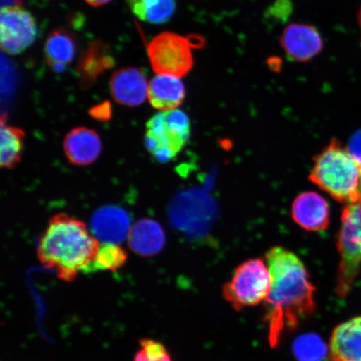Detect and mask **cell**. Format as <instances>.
Segmentation results:
<instances>
[{"instance_id": "cell-16", "label": "cell", "mask_w": 361, "mask_h": 361, "mask_svg": "<svg viewBox=\"0 0 361 361\" xmlns=\"http://www.w3.org/2000/svg\"><path fill=\"white\" fill-rule=\"evenodd\" d=\"M128 241L130 250L135 254L153 256L159 254L164 247L165 233L157 221L143 219L135 223L130 228Z\"/></svg>"}, {"instance_id": "cell-13", "label": "cell", "mask_w": 361, "mask_h": 361, "mask_svg": "<svg viewBox=\"0 0 361 361\" xmlns=\"http://www.w3.org/2000/svg\"><path fill=\"white\" fill-rule=\"evenodd\" d=\"M331 361H361V316H355L333 329L329 343Z\"/></svg>"}, {"instance_id": "cell-19", "label": "cell", "mask_w": 361, "mask_h": 361, "mask_svg": "<svg viewBox=\"0 0 361 361\" xmlns=\"http://www.w3.org/2000/svg\"><path fill=\"white\" fill-rule=\"evenodd\" d=\"M25 133L20 128L1 123V157L0 164L2 168L13 169L19 164L23 150V140Z\"/></svg>"}, {"instance_id": "cell-7", "label": "cell", "mask_w": 361, "mask_h": 361, "mask_svg": "<svg viewBox=\"0 0 361 361\" xmlns=\"http://www.w3.org/2000/svg\"><path fill=\"white\" fill-rule=\"evenodd\" d=\"M192 44L186 37L171 32H162L148 44L147 56L157 74L182 78L193 67Z\"/></svg>"}, {"instance_id": "cell-17", "label": "cell", "mask_w": 361, "mask_h": 361, "mask_svg": "<svg viewBox=\"0 0 361 361\" xmlns=\"http://www.w3.org/2000/svg\"><path fill=\"white\" fill-rule=\"evenodd\" d=\"M44 51L47 65L57 73L64 72L75 56L73 35L64 29L53 30L45 42Z\"/></svg>"}, {"instance_id": "cell-8", "label": "cell", "mask_w": 361, "mask_h": 361, "mask_svg": "<svg viewBox=\"0 0 361 361\" xmlns=\"http://www.w3.org/2000/svg\"><path fill=\"white\" fill-rule=\"evenodd\" d=\"M38 26L25 8L16 4L3 7L0 12V45L4 52L19 55L35 42Z\"/></svg>"}, {"instance_id": "cell-10", "label": "cell", "mask_w": 361, "mask_h": 361, "mask_svg": "<svg viewBox=\"0 0 361 361\" xmlns=\"http://www.w3.org/2000/svg\"><path fill=\"white\" fill-rule=\"evenodd\" d=\"M145 73L135 67L117 70L110 80V90L113 99L121 105L135 107L145 102L148 92Z\"/></svg>"}, {"instance_id": "cell-21", "label": "cell", "mask_w": 361, "mask_h": 361, "mask_svg": "<svg viewBox=\"0 0 361 361\" xmlns=\"http://www.w3.org/2000/svg\"><path fill=\"white\" fill-rule=\"evenodd\" d=\"M298 361H324L329 357V346L314 334H305L297 338L293 345Z\"/></svg>"}, {"instance_id": "cell-26", "label": "cell", "mask_w": 361, "mask_h": 361, "mask_svg": "<svg viewBox=\"0 0 361 361\" xmlns=\"http://www.w3.org/2000/svg\"><path fill=\"white\" fill-rule=\"evenodd\" d=\"M358 22H359L360 29V35H361V8H360V11L359 12Z\"/></svg>"}, {"instance_id": "cell-5", "label": "cell", "mask_w": 361, "mask_h": 361, "mask_svg": "<svg viewBox=\"0 0 361 361\" xmlns=\"http://www.w3.org/2000/svg\"><path fill=\"white\" fill-rule=\"evenodd\" d=\"M190 133L186 113L178 109L160 111L147 121V149L157 161H171L186 146Z\"/></svg>"}, {"instance_id": "cell-20", "label": "cell", "mask_w": 361, "mask_h": 361, "mask_svg": "<svg viewBox=\"0 0 361 361\" xmlns=\"http://www.w3.org/2000/svg\"><path fill=\"white\" fill-rule=\"evenodd\" d=\"M128 255L118 245L102 243L99 247L96 257L89 265L85 274L97 272V271H116L125 264Z\"/></svg>"}, {"instance_id": "cell-24", "label": "cell", "mask_w": 361, "mask_h": 361, "mask_svg": "<svg viewBox=\"0 0 361 361\" xmlns=\"http://www.w3.org/2000/svg\"><path fill=\"white\" fill-rule=\"evenodd\" d=\"M90 114L98 121H107L111 117V108L108 104L105 103L104 105L94 107L92 111H90Z\"/></svg>"}, {"instance_id": "cell-22", "label": "cell", "mask_w": 361, "mask_h": 361, "mask_svg": "<svg viewBox=\"0 0 361 361\" xmlns=\"http://www.w3.org/2000/svg\"><path fill=\"white\" fill-rule=\"evenodd\" d=\"M134 361H171L166 347L151 338L140 341V349L135 355Z\"/></svg>"}, {"instance_id": "cell-18", "label": "cell", "mask_w": 361, "mask_h": 361, "mask_svg": "<svg viewBox=\"0 0 361 361\" xmlns=\"http://www.w3.org/2000/svg\"><path fill=\"white\" fill-rule=\"evenodd\" d=\"M130 10L140 20L152 25L169 21L176 11V0H126Z\"/></svg>"}, {"instance_id": "cell-4", "label": "cell", "mask_w": 361, "mask_h": 361, "mask_svg": "<svg viewBox=\"0 0 361 361\" xmlns=\"http://www.w3.org/2000/svg\"><path fill=\"white\" fill-rule=\"evenodd\" d=\"M337 236L340 255L336 292L341 298L349 295L361 270V198L346 204L342 211Z\"/></svg>"}, {"instance_id": "cell-1", "label": "cell", "mask_w": 361, "mask_h": 361, "mask_svg": "<svg viewBox=\"0 0 361 361\" xmlns=\"http://www.w3.org/2000/svg\"><path fill=\"white\" fill-rule=\"evenodd\" d=\"M271 288L264 302V322L271 348H277L287 333L295 331L316 310V288L303 262L281 247L265 255Z\"/></svg>"}, {"instance_id": "cell-3", "label": "cell", "mask_w": 361, "mask_h": 361, "mask_svg": "<svg viewBox=\"0 0 361 361\" xmlns=\"http://www.w3.org/2000/svg\"><path fill=\"white\" fill-rule=\"evenodd\" d=\"M309 178L338 202L349 204L361 198V165L337 140L314 157Z\"/></svg>"}, {"instance_id": "cell-14", "label": "cell", "mask_w": 361, "mask_h": 361, "mask_svg": "<svg viewBox=\"0 0 361 361\" xmlns=\"http://www.w3.org/2000/svg\"><path fill=\"white\" fill-rule=\"evenodd\" d=\"M63 146L68 161L78 166L93 164L102 149L98 133L84 126L72 129L66 135Z\"/></svg>"}, {"instance_id": "cell-11", "label": "cell", "mask_w": 361, "mask_h": 361, "mask_svg": "<svg viewBox=\"0 0 361 361\" xmlns=\"http://www.w3.org/2000/svg\"><path fill=\"white\" fill-rule=\"evenodd\" d=\"M291 214L293 221L307 231H323L331 223L329 203L314 192L298 196L293 202Z\"/></svg>"}, {"instance_id": "cell-12", "label": "cell", "mask_w": 361, "mask_h": 361, "mask_svg": "<svg viewBox=\"0 0 361 361\" xmlns=\"http://www.w3.org/2000/svg\"><path fill=\"white\" fill-rule=\"evenodd\" d=\"M281 44L292 60L307 61L322 51L323 40L318 30L314 27L292 24L284 30Z\"/></svg>"}, {"instance_id": "cell-2", "label": "cell", "mask_w": 361, "mask_h": 361, "mask_svg": "<svg viewBox=\"0 0 361 361\" xmlns=\"http://www.w3.org/2000/svg\"><path fill=\"white\" fill-rule=\"evenodd\" d=\"M99 242L90 235L81 221L66 214H57L49 220L38 246L42 264L55 270L58 277L72 281L85 271L96 257Z\"/></svg>"}, {"instance_id": "cell-23", "label": "cell", "mask_w": 361, "mask_h": 361, "mask_svg": "<svg viewBox=\"0 0 361 361\" xmlns=\"http://www.w3.org/2000/svg\"><path fill=\"white\" fill-rule=\"evenodd\" d=\"M347 148H348L352 156H353L361 165V130L356 133L353 137H351L348 147Z\"/></svg>"}, {"instance_id": "cell-9", "label": "cell", "mask_w": 361, "mask_h": 361, "mask_svg": "<svg viewBox=\"0 0 361 361\" xmlns=\"http://www.w3.org/2000/svg\"><path fill=\"white\" fill-rule=\"evenodd\" d=\"M90 228L97 240L113 245L125 241L132 228L128 212L117 206L102 207L94 212Z\"/></svg>"}, {"instance_id": "cell-25", "label": "cell", "mask_w": 361, "mask_h": 361, "mask_svg": "<svg viewBox=\"0 0 361 361\" xmlns=\"http://www.w3.org/2000/svg\"><path fill=\"white\" fill-rule=\"evenodd\" d=\"M90 6L98 7L104 6L111 1V0H85Z\"/></svg>"}, {"instance_id": "cell-15", "label": "cell", "mask_w": 361, "mask_h": 361, "mask_svg": "<svg viewBox=\"0 0 361 361\" xmlns=\"http://www.w3.org/2000/svg\"><path fill=\"white\" fill-rule=\"evenodd\" d=\"M151 105L161 111L177 109L185 98L183 81L173 75L157 74L148 85Z\"/></svg>"}, {"instance_id": "cell-6", "label": "cell", "mask_w": 361, "mask_h": 361, "mask_svg": "<svg viewBox=\"0 0 361 361\" xmlns=\"http://www.w3.org/2000/svg\"><path fill=\"white\" fill-rule=\"evenodd\" d=\"M271 288V276L263 259H252L238 265L222 288L224 299L232 308L241 311L265 302Z\"/></svg>"}]
</instances>
